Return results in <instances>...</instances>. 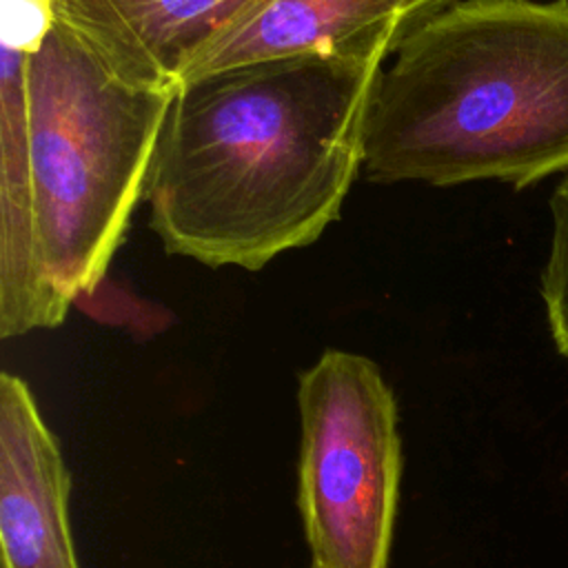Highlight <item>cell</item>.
Segmentation results:
<instances>
[{"label":"cell","mask_w":568,"mask_h":568,"mask_svg":"<svg viewBox=\"0 0 568 568\" xmlns=\"http://www.w3.org/2000/svg\"><path fill=\"white\" fill-rule=\"evenodd\" d=\"M257 0H51V16L118 80L178 89L191 62Z\"/></svg>","instance_id":"6"},{"label":"cell","mask_w":568,"mask_h":568,"mask_svg":"<svg viewBox=\"0 0 568 568\" xmlns=\"http://www.w3.org/2000/svg\"><path fill=\"white\" fill-rule=\"evenodd\" d=\"M311 568H313V566H311Z\"/></svg>","instance_id":"10"},{"label":"cell","mask_w":568,"mask_h":568,"mask_svg":"<svg viewBox=\"0 0 568 568\" xmlns=\"http://www.w3.org/2000/svg\"><path fill=\"white\" fill-rule=\"evenodd\" d=\"M27 87L38 248L71 308L102 284L146 195L175 89L118 80L55 20L29 53Z\"/></svg>","instance_id":"3"},{"label":"cell","mask_w":568,"mask_h":568,"mask_svg":"<svg viewBox=\"0 0 568 568\" xmlns=\"http://www.w3.org/2000/svg\"><path fill=\"white\" fill-rule=\"evenodd\" d=\"M457 0H257L186 69L182 80L304 51L395 47ZM180 80V82H182Z\"/></svg>","instance_id":"7"},{"label":"cell","mask_w":568,"mask_h":568,"mask_svg":"<svg viewBox=\"0 0 568 568\" xmlns=\"http://www.w3.org/2000/svg\"><path fill=\"white\" fill-rule=\"evenodd\" d=\"M550 253L541 271V300L550 337L559 355L568 359V173L550 195Z\"/></svg>","instance_id":"9"},{"label":"cell","mask_w":568,"mask_h":568,"mask_svg":"<svg viewBox=\"0 0 568 568\" xmlns=\"http://www.w3.org/2000/svg\"><path fill=\"white\" fill-rule=\"evenodd\" d=\"M71 473L29 384L0 375L2 568H80L71 519Z\"/></svg>","instance_id":"5"},{"label":"cell","mask_w":568,"mask_h":568,"mask_svg":"<svg viewBox=\"0 0 568 568\" xmlns=\"http://www.w3.org/2000/svg\"><path fill=\"white\" fill-rule=\"evenodd\" d=\"M386 44L217 69L175 89L146 186L169 255L260 271L339 217Z\"/></svg>","instance_id":"1"},{"label":"cell","mask_w":568,"mask_h":568,"mask_svg":"<svg viewBox=\"0 0 568 568\" xmlns=\"http://www.w3.org/2000/svg\"><path fill=\"white\" fill-rule=\"evenodd\" d=\"M297 510L313 568H388L402 481L397 404L379 366L326 348L297 377Z\"/></svg>","instance_id":"4"},{"label":"cell","mask_w":568,"mask_h":568,"mask_svg":"<svg viewBox=\"0 0 568 568\" xmlns=\"http://www.w3.org/2000/svg\"><path fill=\"white\" fill-rule=\"evenodd\" d=\"M29 53L0 47V337L55 328L69 306L49 286L36 233L29 151Z\"/></svg>","instance_id":"8"},{"label":"cell","mask_w":568,"mask_h":568,"mask_svg":"<svg viewBox=\"0 0 568 568\" xmlns=\"http://www.w3.org/2000/svg\"><path fill=\"white\" fill-rule=\"evenodd\" d=\"M386 62L366 124L371 182L526 189L568 173V0H457Z\"/></svg>","instance_id":"2"}]
</instances>
